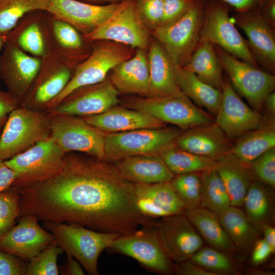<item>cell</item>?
Returning a JSON list of instances; mask_svg holds the SVG:
<instances>
[{
  "instance_id": "obj_1",
  "label": "cell",
  "mask_w": 275,
  "mask_h": 275,
  "mask_svg": "<svg viewBox=\"0 0 275 275\" xmlns=\"http://www.w3.org/2000/svg\"><path fill=\"white\" fill-rule=\"evenodd\" d=\"M19 195L20 216L44 222L75 224L102 232L129 235L156 225L141 213L134 184L121 177L104 160L66 153L51 176L13 186Z\"/></svg>"
},
{
  "instance_id": "obj_2",
  "label": "cell",
  "mask_w": 275,
  "mask_h": 275,
  "mask_svg": "<svg viewBox=\"0 0 275 275\" xmlns=\"http://www.w3.org/2000/svg\"><path fill=\"white\" fill-rule=\"evenodd\" d=\"M91 42L93 45L90 53L76 67L66 87L47 105L45 113L53 109L75 91L103 81L113 68L134 53V49L113 41L99 40Z\"/></svg>"
},
{
  "instance_id": "obj_3",
  "label": "cell",
  "mask_w": 275,
  "mask_h": 275,
  "mask_svg": "<svg viewBox=\"0 0 275 275\" xmlns=\"http://www.w3.org/2000/svg\"><path fill=\"white\" fill-rule=\"evenodd\" d=\"M44 226L53 234L57 245L66 255L73 257L91 275L99 274L97 264L100 255L121 236L75 224L47 222Z\"/></svg>"
},
{
  "instance_id": "obj_4",
  "label": "cell",
  "mask_w": 275,
  "mask_h": 275,
  "mask_svg": "<svg viewBox=\"0 0 275 275\" xmlns=\"http://www.w3.org/2000/svg\"><path fill=\"white\" fill-rule=\"evenodd\" d=\"M50 137L48 114L20 106L10 113L0 135V159L8 160Z\"/></svg>"
},
{
  "instance_id": "obj_5",
  "label": "cell",
  "mask_w": 275,
  "mask_h": 275,
  "mask_svg": "<svg viewBox=\"0 0 275 275\" xmlns=\"http://www.w3.org/2000/svg\"><path fill=\"white\" fill-rule=\"evenodd\" d=\"M204 1L197 0L182 17L151 32L177 66H185L199 43Z\"/></svg>"
},
{
  "instance_id": "obj_6",
  "label": "cell",
  "mask_w": 275,
  "mask_h": 275,
  "mask_svg": "<svg viewBox=\"0 0 275 275\" xmlns=\"http://www.w3.org/2000/svg\"><path fill=\"white\" fill-rule=\"evenodd\" d=\"M182 131L177 128H142L106 134L104 160L115 162L137 155L158 154L175 143Z\"/></svg>"
},
{
  "instance_id": "obj_7",
  "label": "cell",
  "mask_w": 275,
  "mask_h": 275,
  "mask_svg": "<svg viewBox=\"0 0 275 275\" xmlns=\"http://www.w3.org/2000/svg\"><path fill=\"white\" fill-rule=\"evenodd\" d=\"M91 42L106 40L124 44L133 49L148 50L152 36L142 20L135 0H125L113 14L90 33L82 36Z\"/></svg>"
},
{
  "instance_id": "obj_8",
  "label": "cell",
  "mask_w": 275,
  "mask_h": 275,
  "mask_svg": "<svg viewBox=\"0 0 275 275\" xmlns=\"http://www.w3.org/2000/svg\"><path fill=\"white\" fill-rule=\"evenodd\" d=\"M125 105L185 130L214 122L210 114L201 109L183 93L160 97H133L127 99Z\"/></svg>"
},
{
  "instance_id": "obj_9",
  "label": "cell",
  "mask_w": 275,
  "mask_h": 275,
  "mask_svg": "<svg viewBox=\"0 0 275 275\" xmlns=\"http://www.w3.org/2000/svg\"><path fill=\"white\" fill-rule=\"evenodd\" d=\"M229 12V5L222 0L205 1L199 42L218 46L236 58L259 67Z\"/></svg>"
},
{
  "instance_id": "obj_10",
  "label": "cell",
  "mask_w": 275,
  "mask_h": 275,
  "mask_svg": "<svg viewBox=\"0 0 275 275\" xmlns=\"http://www.w3.org/2000/svg\"><path fill=\"white\" fill-rule=\"evenodd\" d=\"M214 46L233 89L259 112L265 97L274 91V74L236 58L218 46Z\"/></svg>"
},
{
  "instance_id": "obj_11",
  "label": "cell",
  "mask_w": 275,
  "mask_h": 275,
  "mask_svg": "<svg viewBox=\"0 0 275 275\" xmlns=\"http://www.w3.org/2000/svg\"><path fill=\"white\" fill-rule=\"evenodd\" d=\"M48 115L50 136L65 153L79 152L104 160L105 132L87 123L80 117Z\"/></svg>"
},
{
  "instance_id": "obj_12",
  "label": "cell",
  "mask_w": 275,
  "mask_h": 275,
  "mask_svg": "<svg viewBox=\"0 0 275 275\" xmlns=\"http://www.w3.org/2000/svg\"><path fill=\"white\" fill-rule=\"evenodd\" d=\"M66 154L50 136L5 160L17 175L12 186L32 183L51 176L63 165Z\"/></svg>"
},
{
  "instance_id": "obj_13",
  "label": "cell",
  "mask_w": 275,
  "mask_h": 275,
  "mask_svg": "<svg viewBox=\"0 0 275 275\" xmlns=\"http://www.w3.org/2000/svg\"><path fill=\"white\" fill-rule=\"evenodd\" d=\"M75 68L50 51L42 58L40 69L20 106L44 112L47 105L66 87Z\"/></svg>"
},
{
  "instance_id": "obj_14",
  "label": "cell",
  "mask_w": 275,
  "mask_h": 275,
  "mask_svg": "<svg viewBox=\"0 0 275 275\" xmlns=\"http://www.w3.org/2000/svg\"><path fill=\"white\" fill-rule=\"evenodd\" d=\"M132 258L149 270L162 274L174 271V265L158 236L156 226L143 227L134 233L117 238L107 249Z\"/></svg>"
},
{
  "instance_id": "obj_15",
  "label": "cell",
  "mask_w": 275,
  "mask_h": 275,
  "mask_svg": "<svg viewBox=\"0 0 275 275\" xmlns=\"http://www.w3.org/2000/svg\"><path fill=\"white\" fill-rule=\"evenodd\" d=\"M3 48L0 78L20 105L40 69L42 58L29 54L8 40Z\"/></svg>"
},
{
  "instance_id": "obj_16",
  "label": "cell",
  "mask_w": 275,
  "mask_h": 275,
  "mask_svg": "<svg viewBox=\"0 0 275 275\" xmlns=\"http://www.w3.org/2000/svg\"><path fill=\"white\" fill-rule=\"evenodd\" d=\"M221 90L222 98L215 123L229 140L237 139L267 122L259 112L241 99L227 77L224 78Z\"/></svg>"
},
{
  "instance_id": "obj_17",
  "label": "cell",
  "mask_w": 275,
  "mask_h": 275,
  "mask_svg": "<svg viewBox=\"0 0 275 275\" xmlns=\"http://www.w3.org/2000/svg\"><path fill=\"white\" fill-rule=\"evenodd\" d=\"M119 92L109 77L103 81L80 88L70 94L48 115H67L86 117L101 114L120 102Z\"/></svg>"
},
{
  "instance_id": "obj_18",
  "label": "cell",
  "mask_w": 275,
  "mask_h": 275,
  "mask_svg": "<svg viewBox=\"0 0 275 275\" xmlns=\"http://www.w3.org/2000/svg\"><path fill=\"white\" fill-rule=\"evenodd\" d=\"M233 20L245 33L248 46L258 66L275 73V29L265 20L259 9L234 14Z\"/></svg>"
},
{
  "instance_id": "obj_19",
  "label": "cell",
  "mask_w": 275,
  "mask_h": 275,
  "mask_svg": "<svg viewBox=\"0 0 275 275\" xmlns=\"http://www.w3.org/2000/svg\"><path fill=\"white\" fill-rule=\"evenodd\" d=\"M156 230L169 258L177 263L190 259L203 246V239L184 214L162 217Z\"/></svg>"
},
{
  "instance_id": "obj_20",
  "label": "cell",
  "mask_w": 275,
  "mask_h": 275,
  "mask_svg": "<svg viewBox=\"0 0 275 275\" xmlns=\"http://www.w3.org/2000/svg\"><path fill=\"white\" fill-rule=\"evenodd\" d=\"M34 216H20L18 223L0 237V250L29 261L48 245L54 237L42 228Z\"/></svg>"
},
{
  "instance_id": "obj_21",
  "label": "cell",
  "mask_w": 275,
  "mask_h": 275,
  "mask_svg": "<svg viewBox=\"0 0 275 275\" xmlns=\"http://www.w3.org/2000/svg\"><path fill=\"white\" fill-rule=\"evenodd\" d=\"M119 3L97 5L78 0H50L47 12L69 23L84 36L107 19Z\"/></svg>"
},
{
  "instance_id": "obj_22",
  "label": "cell",
  "mask_w": 275,
  "mask_h": 275,
  "mask_svg": "<svg viewBox=\"0 0 275 275\" xmlns=\"http://www.w3.org/2000/svg\"><path fill=\"white\" fill-rule=\"evenodd\" d=\"M133 184L136 205L143 215L154 219L184 214V206L170 182Z\"/></svg>"
},
{
  "instance_id": "obj_23",
  "label": "cell",
  "mask_w": 275,
  "mask_h": 275,
  "mask_svg": "<svg viewBox=\"0 0 275 275\" xmlns=\"http://www.w3.org/2000/svg\"><path fill=\"white\" fill-rule=\"evenodd\" d=\"M214 122L195 126L181 132L175 144L181 149L215 161L228 154L232 146Z\"/></svg>"
},
{
  "instance_id": "obj_24",
  "label": "cell",
  "mask_w": 275,
  "mask_h": 275,
  "mask_svg": "<svg viewBox=\"0 0 275 275\" xmlns=\"http://www.w3.org/2000/svg\"><path fill=\"white\" fill-rule=\"evenodd\" d=\"M109 73V78L119 93L149 96L147 50L136 49L131 57L116 65Z\"/></svg>"
},
{
  "instance_id": "obj_25",
  "label": "cell",
  "mask_w": 275,
  "mask_h": 275,
  "mask_svg": "<svg viewBox=\"0 0 275 275\" xmlns=\"http://www.w3.org/2000/svg\"><path fill=\"white\" fill-rule=\"evenodd\" d=\"M113 164L121 177L133 184L170 182L175 175L158 154L128 157Z\"/></svg>"
},
{
  "instance_id": "obj_26",
  "label": "cell",
  "mask_w": 275,
  "mask_h": 275,
  "mask_svg": "<svg viewBox=\"0 0 275 275\" xmlns=\"http://www.w3.org/2000/svg\"><path fill=\"white\" fill-rule=\"evenodd\" d=\"M82 118L87 123L105 133L166 127V123L147 113L116 105L101 114Z\"/></svg>"
},
{
  "instance_id": "obj_27",
  "label": "cell",
  "mask_w": 275,
  "mask_h": 275,
  "mask_svg": "<svg viewBox=\"0 0 275 275\" xmlns=\"http://www.w3.org/2000/svg\"><path fill=\"white\" fill-rule=\"evenodd\" d=\"M147 51L150 76L148 97L182 94L176 80L175 64L160 43L152 37Z\"/></svg>"
},
{
  "instance_id": "obj_28",
  "label": "cell",
  "mask_w": 275,
  "mask_h": 275,
  "mask_svg": "<svg viewBox=\"0 0 275 275\" xmlns=\"http://www.w3.org/2000/svg\"><path fill=\"white\" fill-rule=\"evenodd\" d=\"M214 169L227 189L231 206H242L246 193L255 180L249 166L228 153L216 161Z\"/></svg>"
},
{
  "instance_id": "obj_29",
  "label": "cell",
  "mask_w": 275,
  "mask_h": 275,
  "mask_svg": "<svg viewBox=\"0 0 275 275\" xmlns=\"http://www.w3.org/2000/svg\"><path fill=\"white\" fill-rule=\"evenodd\" d=\"M48 14L46 23L48 30L52 34L50 35L49 33L51 50L77 66L79 58L82 57L80 54L84 56L85 42L87 41L72 25L49 13Z\"/></svg>"
},
{
  "instance_id": "obj_30",
  "label": "cell",
  "mask_w": 275,
  "mask_h": 275,
  "mask_svg": "<svg viewBox=\"0 0 275 275\" xmlns=\"http://www.w3.org/2000/svg\"><path fill=\"white\" fill-rule=\"evenodd\" d=\"M43 11L29 13L23 17L24 26H16L7 36V40L15 43L29 54L42 58L51 51L49 35L46 22L45 29L39 23Z\"/></svg>"
},
{
  "instance_id": "obj_31",
  "label": "cell",
  "mask_w": 275,
  "mask_h": 275,
  "mask_svg": "<svg viewBox=\"0 0 275 275\" xmlns=\"http://www.w3.org/2000/svg\"><path fill=\"white\" fill-rule=\"evenodd\" d=\"M184 214L212 248L224 253L236 251V247L221 225L218 214L202 207L186 210Z\"/></svg>"
},
{
  "instance_id": "obj_32",
  "label": "cell",
  "mask_w": 275,
  "mask_h": 275,
  "mask_svg": "<svg viewBox=\"0 0 275 275\" xmlns=\"http://www.w3.org/2000/svg\"><path fill=\"white\" fill-rule=\"evenodd\" d=\"M275 147L274 122H266L237 139L229 153L247 166L267 150Z\"/></svg>"
},
{
  "instance_id": "obj_33",
  "label": "cell",
  "mask_w": 275,
  "mask_h": 275,
  "mask_svg": "<svg viewBox=\"0 0 275 275\" xmlns=\"http://www.w3.org/2000/svg\"><path fill=\"white\" fill-rule=\"evenodd\" d=\"M178 85L181 92L197 106L204 107L216 115L222 92L200 79L196 74L175 65Z\"/></svg>"
},
{
  "instance_id": "obj_34",
  "label": "cell",
  "mask_w": 275,
  "mask_h": 275,
  "mask_svg": "<svg viewBox=\"0 0 275 275\" xmlns=\"http://www.w3.org/2000/svg\"><path fill=\"white\" fill-rule=\"evenodd\" d=\"M182 68L194 73L204 82L221 90L223 69L213 44L199 42L187 63Z\"/></svg>"
},
{
  "instance_id": "obj_35",
  "label": "cell",
  "mask_w": 275,
  "mask_h": 275,
  "mask_svg": "<svg viewBox=\"0 0 275 275\" xmlns=\"http://www.w3.org/2000/svg\"><path fill=\"white\" fill-rule=\"evenodd\" d=\"M221 225L236 247L249 251L259 239V230L238 207L230 206L218 215Z\"/></svg>"
},
{
  "instance_id": "obj_36",
  "label": "cell",
  "mask_w": 275,
  "mask_h": 275,
  "mask_svg": "<svg viewBox=\"0 0 275 275\" xmlns=\"http://www.w3.org/2000/svg\"><path fill=\"white\" fill-rule=\"evenodd\" d=\"M174 175L198 172L214 169L216 161L199 155L177 146L175 143L159 154Z\"/></svg>"
},
{
  "instance_id": "obj_37",
  "label": "cell",
  "mask_w": 275,
  "mask_h": 275,
  "mask_svg": "<svg viewBox=\"0 0 275 275\" xmlns=\"http://www.w3.org/2000/svg\"><path fill=\"white\" fill-rule=\"evenodd\" d=\"M266 184L254 180L245 196L243 205L245 215L258 230H261L264 225L267 224L271 213L272 200Z\"/></svg>"
},
{
  "instance_id": "obj_38",
  "label": "cell",
  "mask_w": 275,
  "mask_h": 275,
  "mask_svg": "<svg viewBox=\"0 0 275 275\" xmlns=\"http://www.w3.org/2000/svg\"><path fill=\"white\" fill-rule=\"evenodd\" d=\"M200 207L219 215L230 206L227 189L215 169L201 173Z\"/></svg>"
},
{
  "instance_id": "obj_39",
  "label": "cell",
  "mask_w": 275,
  "mask_h": 275,
  "mask_svg": "<svg viewBox=\"0 0 275 275\" xmlns=\"http://www.w3.org/2000/svg\"><path fill=\"white\" fill-rule=\"evenodd\" d=\"M50 0H0V36H7L28 13L47 12Z\"/></svg>"
},
{
  "instance_id": "obj_40",
  "label": "cell",
  "mask_w": 275,
  "mask_h": 275,
  "mask_svg": "<svg viewBox=\"0 0 275 275\" xmlns=\"http://www.w3.org/2000/svg\"><path fill=\"white\" fill-rule=\"evenodd\" d=\"M170 183L185 210L200 207L201 173L175 175Z\"/></svg>"
},
{
  "instance_id": "obj_41",
  "label": "cell",
  "mask_w": 275,
  "mask_h": 275,
  "mask_svg": "<svg viewBox=\"0 0 275 275\" xmlns=\"http://www.w3.org/2000/svg\"><path fill=\"white\" fill-rule=\"evenodd\" d=\"M189 260L216 275L218 273H232L234 270L232 263L227 255L212 247H202Z\"/></svg>"
},
{
  "instance_id": "obj_42",
  "label": "cell",
  "mask_w": 275,
  "mask_h": 275,
  "mask_svg": "<svg viewBox=\"0 0 275 275\" xmlns=\"http://www.w3.org/2000/svg\"><path fill=\"white\" fill-rule=\"evenodd\" d=\"M63 250L56 241L29 261L25 275H58L57 259Z\"/></svg>"
},
{
  "instance_id": "obj_43",
  "label": "cell",
  "mask_w": 275,
  "mask_h": 275,
  "mask_svg": "<svg viewBox=\"0 0 275 275\" xmlns=\"http://www.w3.org/2000/svg\"><path fill=\"white\" fill-rule=\"evenodd\" d=\"M19 216V195L11 186L0 193V237L16 224Z\"/></svg>"
},
{
  "instance_id": "obj_44",
  "label": "cell",
  "mask_w": 275,
  "mask_h": 275,
  "mask_svg": "<svg viewBox=\"0 0 275 275\" xmlns=\"http://www.w3.org/2000/svg\"><path fill=\"white\" fill-rule=\"evenodd\" d=\"M253 175L259 181L269 186H275V147L272 148L253 160L249 166Z\"/></svg>"
},
{
  "instance_id": "obj_45",
  "label": "cell",
  "mask_w": 275,
  "mask_h": 275,
  "mask_svg": "<svg viewBox=\"0 0 275 275\" xmlns=\"http://www.w3.org/2000/svg\"><path fill=\"white\" fill-rule=\"evenodd\" d=\"M164 0H135L138 13L150 32L159 26L163 15Z\"/></svg>"
},
{
  "instance_id": "obj_46",
  "label": "cell",
  "mask_w": 275,
  "mask_h": 275,
  "mask_svg": "<svg viewBox=\"0 0 275 275\" xmlns=\"http://www.w3.org/2000/svg\"><path fill=\"white\" fill-rule=\"evenodd\" d=\"M197 1L164 0L163 15L160 25L170 24L182 17L191 9Z\"/></svg>"
},
{
  "instance_id": "obj_47",
  "label": "cell",
  "mask_w": 275,
  "mask_h": 275,
  "mask_svg": "<svg viewBox=\"0 0 275 275\" xmlns=\"http://www.w3.org/2000/svg\"><path fill=\"white\" fill-rule=\"evenodd\" d=\"M26 261L0 250V275H25Z\"/></svg>"
},
{
  "instance_id": "obj_48",
  "label": "cell",
  "mask_w": 275,
  "mask_h": 275,
  "mask_svg": "<svg viewBox=\"0 0 275 275\" xmlns=\"http://www.w3.org/2000/svg\"><path fill=\"white\" fill-rule=\"evenodd\" d=\"M19 106V102L14 96L0 89V135L9 114Z\"/></svg>"
},
{
  "instance_id": "obj_49",
  "label": "cell",
  "mask_w": 275,
  "mask_h": 275,
  "mask_svg": "<svg viewBox=\"0 0 275 275\" xmlns=\"http://www.w3.org/2000/svg\"><path fill=\"white\" fill-rule=\"evenodd\" d=\"M274 251L264 238L259 239L255 242L252 251V262L258 264L265 261Z\"/></svg>"
},
{
  "instance_id": "obj_50",
  "label": "cell",
  "mask_w": 275,
  "mask_h": 275,
  "mask_svg": "<svg viewBox=\"0 0 275 275\" xmlns=\"http://www.w3.org/2000/svg\"><path fill=\"white\" fill-rule=\"evenodd\" d=\"M174 271L180 275H216L202 268L190 260L174 265Z\"/></svg>"
},
{
  "instance_id": "obj_51",
  "label": "cell",
  "mask_w": 275,
  "mask_h": 275,
  "mask_svg": "<svg viewBox=\"0 0 275 275\" xmlns=\"http://www.w3.org/2000/svg\"><path fill=\"white\" fill-rule=\"evenodd\" d=\"M237 12L261 9L268 0H222Z\"/></svg>"
},
{
  "instance_id": "obj_52",
  "label": "cell",
  "mask_w": 275,
  "mask_h": 275,
  "mask_svg": "<svg viewBox=\"0 0 275 275\" xmlns=\"http://www.w3.org/2000/svg\"><path fill=\"white\" fill-rule=\"evenodd\" d=\"M17 178L16 173L0 159V193L11 187Z\"/></svg>"
},
{
  "instance_id": "obj_53",
  "label": "cell",
  "mask_w": 275,
  "mask_h": 275,
  "mask_svg": "<svg viewBox=\"0 0 275 275\" xmlns=\"http://www.w3.org/2000/svg\"><path fill=\"white\" fill-rule=\"evenodd\" d=\"M61 274L83 275L85 273L79 262L72 256L67 255L66 263L61 269Z\"/></svg>"
},
{
  "instance_id": "obj_54",
  "label": "cell",
  "mask_w": 275,
  "mask_h": 275,
  "mask_svg": "<svg viewBox=\"0 0 275 275\" xmlns=\"http://www.w3.org/2000/svg\"><path fill=\"white\" fill-rule=\"evenodd\" d=\"M259 10L266 22L275 29V0H268Z\"/></svg>"
},
{
  "instance_id": "obj_55",
  "label": "cell",
  "mask_w": 275,
  "mask_h": 275,
  "mask_svg": "<svg viewBox=\"0 0 275 275\" xmlns=\"http://www.w3.org/2000/svg\"><path fill=\"white\" fill-rule=\"evenodd\" d=\"M261 231L264 235V239L266 242L271 246L272 250L275 251V229L269 224L264 225Z\"/></svg>"
},
{
  "instance_id": "obj_56",
  "label": "cell",
  "mask_w": 275,
  "mask_h": 275,
  "mask_svg": "<svg viewBox=\"0 0 275 275\" xmlns=\"http://www.w3.org/2000/svg\"><path fill=\"white\" fill-rule=\"evenodd\" d=\"M264 106L268 113L274 118L275 115V92L273 91L270 93L265 98L262 107Z\"/></svg>"
},
{
  "instance_id": "obj_57",
  "label": "cell",
  "mask_w": 275,
  "mask_h": 275,
  "mask_svg": "<svg viewBox=\"0 0 275 275\" xmlns=\"http://www.w3.org/2000/svg\"><path fill=\"white\" fill-rule=\"evenodd\" d=\"M82 2L97 5H104L120 3L125 0H78Z\"/></svg>"
},
{
  "instance_id": "obj_58",
  "label": "cell",
  "mask_w": 275,
  "mask_h": 275,
  "mask_svg": "<svg viewBox=\"0 0 275 275\" xmlns=\"http://www.w3.org/2000/svg\"><path fill=\"white\" fill-rule=\"evenodd\" d=\"M7 36H0V51L3 48L6 41Z\"/></svg>"
}]
</instances>
